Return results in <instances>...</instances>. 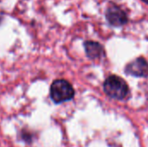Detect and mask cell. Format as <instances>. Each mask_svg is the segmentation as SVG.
I'll return each mask as SVG.
<instances>
[{
  "instance_id": "3957f363",
  "label": "cell",
  "mask_w": 148,
  "mask_h": 147,
  "mask_svg": "<svg viewBox=\"0 0 148 147\" xmlns=\"http://www.w3.org/2000/svg\"><path fill=\"white\" fill-rule=\"evenodd\" d=\"M105 16L108 23L114 27L123 26L128 22L126 11L115 3H109L105 12Z\"/></svg>"
},
{
  "instance_id": "277c9868",
  "label": "cell",
  "mask_w": 148,
  "mask_h": 147,
  "mask_svg": "<svg viewBox=\"0 0 148 147\" xmlns=\"http://www.w3.org/2000/svg\"><path fill=\"white\" fill-rule=\"evenodd\" d=\"M126 73L137 77H146L148 75V62L143 57H139L126 67Z\"/></svg>"
},
{
  "instance_id": "7a4b0ae2",
  "label": "cell",
  "mask_w": 148,
  "mask_h": 147,
  "mask_svg": "<svg viewBox=\"0 0 148 147\" xmlns=\"http://www.w3.org/2000/svg\"><path fill=\"white\" fill-rule=\"evenodd\" d=\"M75 95L73 87L65 80H56L50 87V97L56 103L70 101Z\"/></svg>"
},
{
  "instance_id": "6da1fadb",
  "label": "cell",
  "mask_w": 148,
  "mask_h": 147,
  "mask_svg": "<svg viewBox=\"0 0 148 147\" xmlns=\"http://www.w3.org/2000/svg\"><path fill=\"white\" fill-rule=\"evenodd\" d=\"M104 91L111 98L122 100L127 96L129 89L122 78L117 75H110L104 82Z\"/></svg>"
},
{
  "instance_id": "52a82bcc",
  "label": "cell",
  "mask_w": 148,
  "mask_h": 147,
  "mask_svg": "<svg viewBox=\"0 0 148 147\" xmlns=\"http://www.w3.org/2000/svg\"><path fill=\"white\" fill-rule=\"evenodd\" d=\"M2 20H3V17H2V15H1V13H0V23H1Z\"/></svg>"
},
{
  "instance_id": "8992f818",
  "label": "cell",
  "mask_w": 148,
  "mask_h": 147,
  "mask_svg": "<svg viewBox=\"0 0 148 147\" xmlns=\"http://www.w3.org/2000/svg\"><path fill=\"white\" fill-rule=\"evenodd\" d=\"M141 1H143L145 3H147V4H148V0H141Z\"/></svg>"
},
{
  "instance_id": "5b68a950",
  "label": "cell",
  "mask_w": 148,
  "mask_h": 147,
  "mask_svg": "<svg viewBox=\"0 0 148 147\" xmlns=\"http://www.w3.org/2000/svg\"><path fill=\"white\" fill-rule=\"evenodd\" d=\"M85 51L90 59H98L104 55V49L102 45L97 42L86 41L84 42Z\"/></svg>"
}]
</instances>
